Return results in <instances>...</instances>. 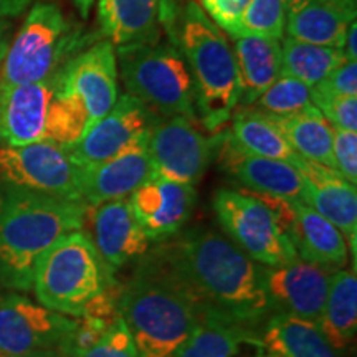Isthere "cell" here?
Returning <instances> with one entry per match:
<instances>
[{
    "label": "cell",
    "instance_id": "obj_1",
    "mask_svg": "<svg viewBox=\"0 0 357 357\" xmlns=\"http://www.w3.org/2000/svg\"><path fill=\"white\" fill-rule=\"evenodd\" d=\"M137 266L177 289L200 318L252 329L275 311L265 288V266L213 229L178 231L141 257Z\"/></svg>",
    "mask_w": 357,
    "mask_h": 357
},
{
    "label": "cell",
    "instance_id": "obj_2",
    "mask_svg": "<svg viewBox=\"0 0 357 357\" xmlns=\"http://www.w3.org/2000/svg\"><path fill=\"white\" fill-rule=\"evenodd\" d=\"M86 208L0 181V280L22 291L32 288L38 258L63 235L83 229Z\"/></svg>",
    "mask_w": 357,
    "mask_h": 357
},
{
    "label": "cell",
    "instance_id": "obj_3",
    "mask_svg": "<svg viewBox=\"0 0 357 357\" xmlns=\"http://www.w3.org/2000/svg\"><path fill=\"white\" fill-rule=\"evenodd\" d=\"M176 45L194 82L195 113L205 129L215 132L230 121L240 100L234 50L195 0L181 13Z\"/></svg>",
    "mask_w": 357,
    "mask_h": 357
},
{
    "label": "cell",
    "instance_id": "obj_4",
    "mask_svg": "<svg viewBox=\"0 0 357 357\" xmlns=\"http://www.w3.org/2000/svg\"><path fill=\"white\" fill-rule=\"evenodd\" d=\"M118 316L139 357H174L200 321L187 298L141 266L121 289Z\"/></svg>",
    "mask_w": 357,
    "mask_h": 357
},
{
    "label": "cell",
    "instance_id": "obj_5",
    "mask_svg": "<svg viewBox=\"0 0 357 357\" xmlns=\"http://www.w3.org/2000/svg\"><path fill=\"white\" fill-rule=\"evenodd\" d=\"M111 281L91 238L83 230H75L56 240L38 258L32 288L40 305L82 318L89 303Z\"/></svg>",
    "mask_w": 357,
    "mask_h": 357
},
{
    "label": "cell",
    "instance_id": "obj_6",
    "mask_svg": "<svg viewBox=\"0 0 357 357\" xmlns=\"http://www.w3.org/2000/svg\"><path fill=\"white\" fill-rule=\"evenodd\" d=\"M83 45L79 26L56 3L37 2L12 40L0 71V89L55 77L66 61L84 50Z\"/></svg>",
    "mask_w": 357,
    "mask_h": 357
},
{
    "label": "cell",
    "instance_id": "obj_7",
    "mask_svg": "<svg viewBox=\"0 0 357 357\" xmlns=\"http://www.w3.org/2000/svg\"><path fill=\"white\" fill-rule=\"evenodd\" d=\"M124 88L159 119L184 116L195 119V91L189 66L176 43L118 48Z\"/></svg>",
    "mask_w": 357,
    "mask_h": 357
},
{
    "label": "cell",
    "instance_id": "obj_8",
    "mask_svg": "<svg viewBox=\"0 0 357 357\" xmlns=\"http://www.w3.org/2000/svg\"><path fill=\"white\" fill-rule=\"evenodd\" d=\"M212 205L225 236L261 266L300 260L283 220L265 197L252 192L220 189L213 194Z\"/></svg>",
    "mask_w": 357,
    "mask_h": 357
},
{
    "label": "cell",
    "instance_id": "obj_9",
    "mask_svg": "<svg viewBox=\"0 0 357 357\" xmlns=\"http://www.w3.org/2000/svg\"><path fill=\"white\" fill-rule=\"evenodd\" d=\"M0 181L83 202L82 167L70 159L63 146L50 141L0 147Z\"/></svg>",
    "mask_w": 357,
    "mask_h": 357
},
{
    "label": "cell",
    "instance_id": "obj_10",
    "mask_svg": "<svg viewBox=\"0 0 357 357\" xmlns=\"http://www.w3.org/2000/svg\"><path fill=\"white\" fill-rule=\"evenodd\" d=\"M78 318L52 311L22 294L0 298V354L53 351L66 357Z\"/></svg>",
    "mask_w": 357,
    "mask_h": 357
},
{
    "label": "cell",
    "instance_id": "obj_11",
    "mask_svg": "<svg viewBox=\"0 0 357 357\" xmlns=\"http://www.w3.org/2000/svg\"><path fill=\"white\" fill-rule=\"evenodd\" d=\"M218 136H205L194 119L184 116L160 119L147 137L153 172L169 181L195 187L217 155Z\"/></svg>",
    "mask_w": 357,
    "mask_h": 357
},
{
    "label": "cell",
    "instance_id": "obj_12",
    "mask_svg": "<svg viewBox=\"0 0 357 357\" xmlns=\"http://www.w3.org/2000/svg\"><path fill=\"white\" fill-rule=\"evenodd\" d=\"M160 119L131 95L119 96L108 113L93 123L79 139L65 147L78 167L105 162L149 132Z\"/></svg>",
    "mask_w": 357,
    "mask_h": 357
},
{
    "label": "cell",
    "instance_id": "obj_13",
    "mask_svg": "<svg viewBox=\"0 0 357 357\" xmlns=\"http://www.w3.org/2000/svg\"><path fill=\"white\" fill-rule=\"evenodd\" d=\"M55 86L82 100L89 121L96 123L118 100V61L108 40L77 53L55 75Z\"/></svg>",
    "mask_w": 357,
    "mask_h": 357
},
{
    "label": "cell",
    "instance_id": "obj_14",
    "mask_svg": "<svg viewBox=\"0 0 357 357\" xmlns=\"http://www.w3.org/2000/svg\"><path fill=\"white\" fill-rule=\"evenodd\" d=\"M129 205L149 242H164L178 234L197 202L195 187L151 174L129 195Z\"/></svg>",
    "mask_w": 357,
    "mask_h": 357
},
{
    "label": "cell",
    "instance_id": "obj_15",
    "mask_svg": "<svg viewBox=\"0 0 357 357\" xmlns=\"http://www.w3.org/2000/svg\"><path fill=\"white\" fill-rule=\"evenodd\" d=\"M177 10L172 0H100L101 33L116 48L160 42V32H172Z\"/></svg>",
    "mask_w": 357,
    "mask_h": 357
},
{
    "label": "cell",
    "instance_id": "obj_16",
    "mask_svg": "<svg viewBox=\"0 0 357 357\" xmlns=\"http://www.w3.org/2000/svg\"><path fill=\"white\" fill-rule=\"evenodd\" d=\"M336 270L296 260L265 266V288L273 310L318 324Z\"/></svg>",
    "mask_w": 357,
    "mask_h": 357
},
{
    "label": "cell",
    "instance_id": "obj_17",
    "mask_svg": "<svg viewBox=\"0 0 357 357\" xmlns=\"http://www.w3.org/2000/svg\"><path fill=\"white\" fill-rule=\"evenodd\" d=\"M91 238L109 273L144 257L149 240L137 223L128 199L111 200L86 208Z\"/></svg>",
    "mask_w": 357,
    "mask_h": 357
},
{
    "label": "cell",
    "instance_id": "obj_18",
    "mask_svg": "<svg viewBox=\"0 0 357 357\" xmlns=\"http://www.w3.org/2000/svg\"><path fill=\"white\" fill-rule=\"evenodd\" d=\"M215 158L220 159L223 171L252 194L300 202L303 200L305 181L296 167L283 160L243 153L231 142L229 132L218 134Z\"/></svg>",
    "mask_w": 357,
    "mask_h": 357
},
{
    "label": "cell",
    "instance_id": "obj_19",
    "mask_svg": "<svg viewBox=\"0 0 357 357\" xmlns=\"http://www.w3.org/2000/svg\"><path fill=\"white\" fill-rule=\"evenodd\" d=\"M303 181L305 194L303 204L333 223L346 238L352 253V266L356 268L357 245V192L356 185L331 167L301 159L296 166Z\"/></svg>",
    "mask_w": 357,
    "mask_h": 357
},
{
    "label": "cell",
    "instance_id": "obj_20",
    "mask_svg": "<svg viewBox=\"0 0 357 357\" xmlns=\"http://www.w3.org/2000/svg\"><path fill=\"white\" fill-rule=\"evenodd\" d=\"M55 77L0 89V147L47 141L48 108Z\"/></svg>",
    "mask_w": 357,
    "mask_h": 357
},
{
    "label": "cell",
    "instance_id": "obj_21",
    "mask_svg": "<svg viewBox=\"0 0 357 357\" xmlns=\"http://www.w3.org/2000/svg\"><path fill=\"white\" fill-rule=\"evenodd\" d=\"M149 132L114 158L82 169V197L84 204L91 207L111 200L129 199V195L153 174L147 153Z\"/></svg>",
    "mask_w": 357,
    "mask_h": 357
},
{
    "label": "cell",
    "instance_id": "obj_22",
    "mask_svg": "<svg viewBox=\"0 0 357 357\" xmlns=\"http://www.w3.org/2000/svg\"><path fill=\"white\" fill-rule=\"evenodd\" d=\"M284 230L303 261L333 270H341L349 261V247L341 231L300 200H289Z\"/></svg>",
    "mask_w": 357,
    "mask_h": 357
},
{
    "label": "cell",
    "instance_id": "obj_23",
    "mask_svg": "<svg viewBox=\"0 0 357 357\" xmlns=\"http://www.w3.org/2000/svg\"><path fill=\"white\" fill-rule=\"evenodd\" d=\"M356 20V6L331 0H298L287 8L288 37L321 47H344L346 32Z\"/></svg>",
    "mask_w": 357,
    "mask_h": 357
},
{
    "label": "cell",
    "instance_id": "obj_24",
    "mask_svg": "<svg viewBox=\"0 0 357 357\" xmlns=\"http://www.w3.org/2000/svg\"><path fill=\"white\" fill-rule=\"evenodd\" d=\"M235 61L238 70V105L253 106L268 86L281 75V42L258 35L235 37Z\"/></svg>",
    "mask_w": 357,
    "mask_h": 357
},
{
    "label": "cell",
    "instance_id": "obj_25",
    "mask_svg": "<svg viewBox=\"0 0 357 357\" xmlns=\"http://www.w3.org/2000/svg\"><path fill=\"white\" fill-rule=\"evenodd\" d=\"M258 344L280 357H341L318 324L288 312L268 318Z\"/></svg>",
    "mask_w": 357,
    "mask_h": 357
},
{
    "label": "cell",
    "instance_id": "obj_26",
    "mask_svg": "<svg viewBox=\"0 0 357 357\" xmlns=\"http://www.w3.org/2000/svg\"><path fill=\"white\" fill-rule=\"evenodd\" d=\"M229 137L243 153L283 160L294 167L303 159L291 149L275 123L253 106H245L231 114Z\"/></svg>",
    "mask_w": 357,
    "mask_h": 357
},
{
    "label": "cell",
    "instance_id": "obj_27",
    "mask_svg": "<svg viewBox=\"0 0 357 357\" xmlns=\"http://www.w3.org/2000/svg\"><path fill=\"white\" fill-rule=\"evenodd\" d=\"M318 326L337 351L352 344L357 333V276L352 270H336L329 283Z\"/></svg>",
    "mask_w": 357,
    "mask_h": 357
},
{
    "label": "cell",
    "instance_id": "obj_28",
    "mask_svg": "<svg viewBox=\"0 0 357 357\" xmlns=\"http://www.w3.org/2000/svg\"><path fill=\"white\" fill-rule=\"evenodd\" d=\"M268 116V114H266ZM280 129L284 139L300 158L334 169L333 136L334 129L324 119L318 108H310L301 113L275 118L268 116Z\"/></svg>",
    "mask_w": 357,
    "mask_h": 357
},
{
    "label": "cell",
    "instance_id": "obj_29",
    "mask_svg": "<svg viewBox=\"0 0 357 357\" xmlns=\"http://www.w3.org/2000/svg\"><path fill=\"white\" fill-rule=\"evenodd\" d=\"M258 344L252 329L229 321L202 316L174 357H234L240 346Z\"/></svg>",
    "mask_w": 357,
    "mask_h": 357
},
{
    "label": "cell",
    "instance_id": "obj_30",
    "mask_svg": "<svg viewBox=\"0 0 357 357\" xmlns=\"http://www.w3.org/2000/svg\"><path fill=\"white\" fill-rule=\"evenodd\" d=\"M344 61L347 60L341 48L321 47L291 37L281 43V75L298 79L310 88L316 86Z\"/></svg>",
    "mask_w": 357,
    "mask_h": 357
},
{
    "label": "cell",
    "instance_id": "obj_31",
    "mask_svg": "<svg viewBox=\"0 0 357 357\" xmlns=\"http://www.w3.org/2000/svg\"><path fill=\"white\" fill-rule=\"evenodd\" d=\"M91 126L88 111L79 98L55 86L47 118V141L63 147L75 144Z\"/></svg>",
    "mask_w": 357,
    "mask_h": 357
},
{
    "label": "cell",
    "instance_id": "obj_32",
    "mask_svg": "<svg viewBox=\"0 0 357 357\" xmlns=\"http://www.w3.org/2000/svg\"><path fill=\"white\" fill-rule=\"evenodd\" d=\"M312 106L311 88L298 79L280 75V78L265 89L253 108L275 118L301 113Z\"/></svg>",
    "mask_w": 357,
    "mask_h": 357
},
{
    "label": "cell",
    "instance_id": "obj_33",
    "mask_svg": "<svg viewBox=\"0 0 357 357\" xmlns=\"http://www.w3.org/2000/svg\"><path fill=\"white\" fill-rule=\"evenodd\" d=\"M284 25H287L284 0H250L238 20L235 37L258 35V37L281 40L284 35Z\"/></svg>",
    "mask_w": 357,
    "mask_h": 357
},
{
    "label": "cell",
    "instance_id": "obj_34",
    "mask_svg": "<svg viewBox=\"0 0 357 357\" xmlns=\"http://www.w3.org/2000/svg\"><path fill=\"white\" fill-rule=\"evenodd\" d=\"M311 101L333 129L357 131V96H328L311 89Z\"/></svg>",
    "mask_w": 357,
    "mask_h": 357
},
{
    "label": "cell",
    "instance_id": "obj_35",
    "mask_svg": "<svg viewBox=\"0 0 357 357\" xmlns=\"http://www.w3.org/2000/svg\"><path fill=\"white\" fill-rule=\"evenodd\" d=\"M75 357H139L126 324L119 316L111 321L108 331L96 344Z\"/></svg>",
    "mask_w": 357,
    "mask_h": 357
},
{
    "label": "cell",
    "instance_id": "obj_36",
    "mask_svg": "<svg viewBox=\"0 0 357 357\" xmlns=\"http://www.w3.org/2000/svg\"><path fill=\"white\" fill-rule=\"evenodd\" d=\"M334 171L351 184H357V131L334 129L333 136Z\"/></svg>",
    "mask_w": 357,
    "mask_h": 357
},
{
    "label": "cell",
    "instance_id": "obj_37",
    "mask_svg": "<svg viewBox=\"0 0 357 357\" xmlns=\"http://www.w3.org/2000/svg\"><path fill=\"white\" fill-rule=\"evenodd\" d=\"M248 3L250 0H200L199 6L218 29L235 37L238 20Z\"/></svg>",
    "mask_w": 357,
    "mask_h": 357
},
{
    "label": "cell",
    "instance_id": "obj_38",
    "mask_svg": "<svg viewBox=\"0 0 357 357\" xmlns=\"http://www.w3.org/2000/svg\"><path fill=\"white\" fill-rule=\"evenodd\" d=\"M311 89L328 96H357V63L344 61Z\"/></svg>",
    "mask_w": 357,
    "mask_h": 357
},
{
    "label": "cell",
    "instance_id": "obj_39",
    "mask_svg": "<svg viewBox=\"0 0 357 357\" xmlns=\"http://www.w3.org/2000/svg\"><path fill=\"white\" fill-rule=\"evenodd\" d=\"M33 3V0H0V20L15 19Z\"/></svg>",
    "mask_w": 357,
    "mask_h": 357
},
{
    "label": "cell",
    "instance_id": "obj_40",
    "mask_svg": "<svg viewBox=\"0 0 357 357\" xmlns=\"http://www.w3.org/2000/svg\"><path fill=\"white\" fill-rule=\"evenodd\" d=\"M12 40H13V22L10 19L0 20V71H2L3 60H6Z\"/></svg>",
    "mask_w": 357,
    "mask_h": 357
},
{
    "label": "cell",
    "instance_id": "obj_41",
    "mask_svg": "<svg viewBox=\"0 0 357 357\" xmlns=\"http://www.w3.org/2000/svg\"><path fill=\"white\" fill-rule=\"evenodd\" d=\"M356 42H357V25L354 20L349 25V29H347L346 38H344V47H342V52H344V56L347 61H356V58H357Z\"/></svg>",
    "mask_w": 357,
    "mask_h": 357
},
{
    "label": "cell",
    "instance_id": "obj_42",
    "mask_svg": "<svg viewBox=\"0 0 357 357\" xmlns=\"http://www.w3.org/2000/svg\"><path fill=\"white\" fill-rule=\"evenodd\" d=\"M73 3L77 6L79 15H82L83 19H86L89 15V10H91L93 3H95V0H73Z\"/></svg>",
    "mask_w": 357,
    "mask_h": 357
},
{
    "label": "cell",
    "instance_id": "obj_43",
    "mask_svg": "<svg viewBox=\"0 0 357 357\" xmlns=\"http://www.w3.org/2000/svg\"><path fill=\"white\" fill-rule=\"evenodd\" d=\"M0 357H63L60 352L53 351H40V352H29V354H20V356H6L0 354Z\"/></svg>",
    "mask_w": 357,
    "mask_h": 357
},
{
    "label": "cell",
    "instance_id": "obj_44",
    "mask_svg": "<svg viewBox=\"0 0 357 357\" xmlns=\"http://www.w3.org/2000/svg\"><path fill=\"white\" fill-rule=\"evenodd\" d=\"M331 2H337V3H347V6H356V0H331Z\"/></svg>",
    "mask_w": 357,
    "mask_h": 357
},
{
    "label": "cell",
    "instance_id": "obj_45",
    "mask_svg": "<svg viewBox=\"0 0 357 357\" xmlns=\"http://www.w3.org/2000/svg\"><path fill=\"white\" fill-rule=\"evenodd\" d=\"M255 357H280V356L271 354V352H261V354H258V356H255Z\"/></svg>",
    "mask_w": 357,
    "mask_h": 357
},
{
    "label": "cell",
    "instance_id": "obj_46",
    "mask_svg": "<svg viewBox=\"0 0 357 357\" xmlns=\"http://www.w3.org/2000/svg\"><path fill=\"white\" fill-rule=\"evenodd\" d=\"M294 2H298V0H284V3H287V8H288L289 6H293Z\"/></svg>",
    "mask_w": 357,
    "mask_h": 357
}]
</instances>
